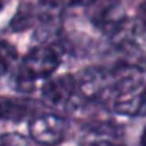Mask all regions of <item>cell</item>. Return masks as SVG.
<instances>
[{"instance_id":"obj_1","label":"cell","mask_w":146,"mask_h":146,"mask_svg":"<svg viewBox=\"0 0 146 146\" xmlns=\"http://www.w3.org/2000/svg\"><path fill=\"white\" fill-rule=\"evenodd\" d=\"M60 64V55L54 47L38 46L24 57L19 69L21 86H32L36 79H44L54 74Z\"/></svg>"},{"instance_id":"obj_2","label":"cell","mask_w":146,"mask_h":146,"mask_svg":"<svg viewBox=\"0 0 146 146\" xmlns=\"http://www.w3.org/2000/svg\"><path fill=\"white\" fill-rule=\"evenodd\" d=\"M64 132H66V123L57 115H41L30 123V135L33 141L39 145H58L63 140Z\"/></svg>"},{"instance_id":"obj_3","label":"cell","mask_w":146,"mask_h":146,"mask_svg":"<svg viewBox=\"0 0 146 146\" xmlns=\"http://www.w3.org/2000/svg\"><path fill=\"white\" fill-rule=\"evenodd\" d=\"M77 91V82L72 76H60L49 79L42 86V98L47 104L55 107H63L69 104Z\"/></svg>"},{"instance_id":"obj_4","label":"cell","mask_w":146,"mask_h":146,"mask_svg":"<svg viewBox=\"0 0 146 146\" xmlns=\"http://www.w3.org/2000/svg\"><path fill=\"white\" fill-rule=\"evenodd\" d=\"M14 60H16V49L0 39V77L10 69Z\"/></svg>"},{"instance_id":"obj_5","label":"cell","mask_w":146,"mask_h":146,"mask_svg":"<svg viewBox=\"0 0 146 146\" xmlns=\"http://www.w3.org/2000/svg\"><path fill=\"white\" fill-rule=\"evenodd\" d=\"M0 146H35V143L21 133L11 132L0 137Z\"/></svg>"},{"instance_id":"obj_6","label":"cell","mask_w":146,"mask_h":146,"mask_svg":"<svg viewBox=\"0 0 146 146\" xmlns=\"http://www.w3.org/2000/svg\"><path fill=\"white\" fill-rule=\"evenodd\" d=\"M42 3L49 8L61 10L66 7H74V5H83V3H91L93 0H41Z\"/></svg>"},{"instance_id":"obj_7","label":"cell","mask_w":146,"mask_h":146,"mask_svg":"<svg viewBox=\"0 0 146 146\" xmlns=\"http://www.w3.org/2000/svg\"><path fill=\"white\" fill-rule=\"evenodd\" d=\"M140 19H141V22L143 24H146V3L145 5H141V8H140Z\"/></svg>"},{"instance_id":"obj_8","label":"cell","mask_w":146,"mask_h":146,"mask_svg":"<svg viewBox=\"0 0 146 146\" xmlns=\"http://www.w3.org/2000/svg\"><path fill=\"white\" fill-rule=\"evenodd\" d=\"M91 146H119V145H115V143H110V141H96Z\"/></svg>"},{"instance_id":"obj_9","label":"cell","mask_w":146,"mask_h":146,"mask_svg":"<svg viewBox=\"0 0 146 146\" xmlns=\"http://www.w3.org/2000/svg\"><path fill=\"white\" fill-rule=\"evenodd\" d=\"M141 143H143V146H146V129L143 130V135H141Z\"/></svg>"},{"instance_id":"obj_10","label":"cell","mask_w":146,"mask_h":146,"mask_svg":"<svg viewBox=\"0 0 146 146\" xmlns=\"http://www.w3.org/2000/svg\"><path fill=\"white\" fill-rule=\"evenodd\" d=\"M3 115H5V107H3V104L0 102V118H3Z\"/></svg>"},{"instance_id":"obj_11","label":"cell","mask_w":146,"mask_h":146,"mask_svg":"<svg viewBox=\"0 0 146 146\" xmlns=\"http://www.w3.org/2000/svg\"><path fill=\"white\" fill-rule=\"evenodd\" d=\"M3 8V0H0V10Z\"/></svg>"}]
</instances>
